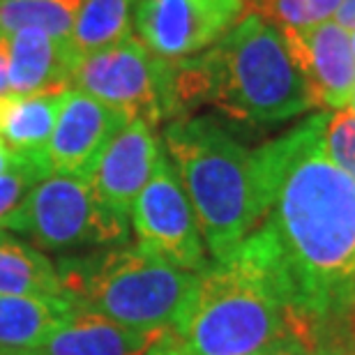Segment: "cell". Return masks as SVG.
Masks as SVG:
<instances>
[{
	"label": "cell",
	"instance_id": "d6a6232c",
	"mask_svg": "<svg viewBox=\"0 0 355 355\" xmlns=\"http://www.w3.org/2000/svg\"><path fill=\"white\" fill-rule=\"evenodd\" d=\"M0 102H3V99H0Z\"/></svg>",
	"mask_w": 355,
	"mask_h": 355
},
{
	"label": "cell",
	"instance_id": "d4e9b609",
	"mask_svg": "<svg viewBox=\"0 0 355 355\" xmlns=\"http://www.w3.org/2000/svg\"><path fill=\"white\" fill-rule=\"evenodd\" d=\"M337 26H342L346 33L355 31V0H342V5L337 7L335 17H332Z\"/></svg>",
	"mask_w": 355,
	"mask_h": 355
},
{
	"label": "cell",
	"instance_id": "ffe728a7",
	"mask_svg": "<svg viewBox=\"0 0 355 355\" xmlns=\"http://www.w3.org/2000/svg\"><path fill=\"white\" fill-rule=\"evenodd\" d=\"M342 0H250V12L259 14L277 28H307L332 21Z\"/></svg>",
	"mask_w": 355,
	"mask_h": 355
},
{
	"label": "cell",
	"instance_id": "484cf974",
	"mask_svg": "<svg viewBox=\"0 0 355 355\" xmlns=\"http://www.w3.org/2000/svg\"><path fill=\"white\" fill-rule=\"evenodd\" d=\"M10 97V76H7V40H0V99Z\"/></svg>",
	"mask_w": 355,
	"mask_h": 355
},
{
	"label": "cell",
	"instance_id": "7402d4cb",
	"mask_svg": "<svg viewBox=\"0 0 355 355\" xmlns=\"http://www.w3.org/2000/svg\"><path fill=\"white\" fill-rule=\"evenodd\" d=\"M49 175H51V171L44 164H35V162H21V164L0 175V224Z\"/></svg>",
	"mask_w": 355,
	"mask_h": 355
},
{
	"label": "cell",
	"instance_id": "d6986e66",
	"mask_svg": "<svg viewBox=\"0 0 355 355\" xmlns=\"http://www.w3.org/2000/svg\"><path fill=\"white\" fill-rule=\"evenodd\" d=\"M83 0H0V40L21 31L69 37Z\"/></svg>",
	"mask_w": 355,
	"mask_h": 355
},
{
	"label": "cell",
	"instance_id": "2e32d148",
	"mask_svg": "<svg viewBox=\"0 0 355 355\" xmlns=\"http://www.w3.org/2000/svg\"><path fill=\"white\" fill-rule=\"evenodd\" d=\"M76 311L62 295H0V351L10 355L37 351Z\"/></svg>",
	"mask_w": 355,
	"mask_h": 355
},
{
	"label": "cell",
	"instance_id": "7c38bea8",
	"mask_svg": "<svg viewBox=\"0 0 355 355\" xmlns=\"http://www.w3.org/2000/svg\"><path fill=\"white\" fill-rule=\"evenodd\" d=\"M297 69L314 95L316 109L339 111L351 106L355 92V53L351 33L335 21L307 31L279 28Z\"/></svg>",
	"mask_w": 355,
	"mask_h": 355
},
{
	"label": "cell",
	"instance_id": "9a60e30c",
	"mask_svg": "<svg viewBox=\"0 0 355 355\" xmlns=\"http://www.w3.org/2000/svg\"><path fill=\"white\" fill-rule=\"evenodd\" d=\"M67 90L37 92V95H10L0 102V141L21 162L46 164L51 144Z\"/></svg>",
	"mask_w": 355,
	"mask_h": 355
},
{
	"label": "cell",
	"instance_id": "8fae6325",
	"mask_svg": "<svg viewBox=\"0 0 355 355\" xmlns=\"http://www.w3.org/2000/svg\"><path fill=\"white\" fill-rule=\"evenodd\" d=\"M162 144L155 127L141 118L130 120L102 153L88 180L99 205L120 222H127L134 201L150 180Z\"/></svg>",
	"mask_w": 355,
	"mask_h": 355
},
{
	"label": "cell",
	"instance_id": "44dd1931",
	"mask_svg": "<svg viewBox=\"0 0 355 355\" xmlns=\"http://www.w3.org/2000/svg\"><path fill=\"white\" fill-rule=\"evenodd\" d=\"M325 150H328L330 159L355 182V113L351 106L328 111Z\"/></svg>",
	"mask_w": 355,
	"mask_h": 355
},
{
	"label": "cell",
	"instance_id": "5b68a950",
	"mask_svg": "<svg viewBox=\"0 0 355 355\" xmlns=\"http://www.w3.org/2000/svg\"><path fill=\"white\" fill-rule=\"evenodd\" d=\"M55 272L76 309L137 330L173 332L196 282V272L127 245L62 257Z\"/></svg>",
	"mask_w": 355,
	"mask_h": 355
},
{
	"label": "cell",
	"instance_id": "3957f363",
	"mask_svg": "<svg viewBox=\"0 0 355 355\" xmlns=\"http://www.w3.org/2000/svg\"><path fill=\"white\" fill-rule=\"evenodd\" d=\"M173 120L198 106L247 125H282L316 109L282 31L247 12L217 44L191 58L171 60Z\"/></svg>",
	"mask_w": 355,
	"mask_h": 355
},
{
	"label": "cell",
	"instance_id": "f1b7e54d",
	"mask_svg": "<svg viewBox=\"0 0 355 355\" xmlns=\"http://www.w3.org/2000/svg\"><path fill=\"white\" fill-rule=\"evenodd\" d=\"M351 46H353V53H355V31L351 33Z\"/></svg>",
	"mask_w": 355,
	"mask_h": 355
},
{
	"label": "cell",
	"instance_id": "ba28073f",
	"mask_svg": "<svg viewBox=\"0 0 355 355\" xmlns=\"http://www.w3.org/2000/svg\"><path fill=\"white\" fill-rule=\"evenodd\" d=\"M130 217L139 250L187 272H201L208 266L194 208L164 148Z\"/></svg>",
	"mask_w": 355,
	"mask_h": 355
},
{
	"label": "cell",
	"instance_id": "ac0fdd59",
	"mask_svg": "<svg viewBox=\"0 0 355 355\" xmlns=\"http://www.w3.org/2000/svg\"><path fill=\"white\" fill-rule=\"evenodd\" d=\"M139 0H83L69 42L81 58L104 51L134 35V7Z\"/></svg>",
	"mask_w": 355,
	"mask_h": 355
},
{
	"label": "cell",
	"instance_id": "277c9868",
	"mask_svg": "<svg viewBox=\"0 0 355 355\" xmlns=\"http://www.w3.org/2000/svg\"><path fill=\"white\" fill-rule=\"evenodd\" d=\"M162 148L194 208L205 250L222 259L266 217L257 150L212 116H182L164 127Z\"/></svg>",
	"mask_w": 355,
	"mask_h": 355
},
{
	"label": "cell",
	"instance_id": "8992f818",
	"mask_svg": "<svg viewBox=\"0 0 355 355\" xmlns=\"http://www.w3.org/2000/svg\"><path fill=\"white\" fill-rule=\"evenodd\" d=\"M0 229L21 233L42 250L65 252L86 245H125L130 224L106 212L86 180L49 175Z\"/></svg>",
	"mask_w": 355,
	"mask_h": 355
},
{
	"label": "cell",
	"instance_id": "6da1fadb",
	"mask_svg": "<svg viewBox=\"0 0 355 355\" xmlns=\"http://www.w3.org/2000/svg\"><path fill=\"white\" fill-rule=\"evenodd\" d=\"M328 111L257 148L266 229L286 270L300 335L353 316L355 182L325 150Z\"/></svg>",
	"mask_w": 355,
	"mask_h": 355
},
{
	"label": "cell",
	"instance_id": "f546056e",
	"mask_svg": "<svg viewBox=\"0 0 355 355\" xmlns=\"http://www.w3.org/2000/svg\"><path fill=\"white\" fill-rule=\"evenodd\" d=\"M353 328H355V295H353Z\"/></svg>",
	"mask_w": 355,
	"mask_h": 355
},
{
	"label": "cell",
	"instance_id": "4fadbf2b",
	"mask_svg": "<svg viewBox=\"0 0 355 355\" xmlns=\"http://www.w3.org/2000/svg\"><path fill=\"white\" fill-rule=\"evenodd\" d=\"M81 55L69 37H51L40 31H21L7 40L10 95H37L72 88Z\"/></svg>",
	"mask_w": 355,
	"mask_h": 355
},
{
	"label": "cell",
	"instance_id": "5bb4252c",
	"mask_svg": "<svg viewBox=\"0 0 355 355\" xmlns=\"http://www.w3.org/2000/svg\"><path fill=\"white\" fill-rule=\"evenodd\" d=\"M168 335L173 332L127 328L79 309L72 321L28 355H146Z\"/></svg>",
	"mask_w": 355,
	"mask_h": 355
},
{
	"label": "cell",
	"instance_id": "83f0119b",
	"mask_svg": "<svg viewBox=\"0 0 355 355\" xmlns=\"http://www.w3.org/2000/svg\"><path fill=\"white\" fill-rule=\"evenodd\" d=\"M17 164H21V159L14 157V155L5 148L3 141H0V175L7 173V171H10V168H14Z\"/></svg>",
	"mask_w": 355,
	"mask_h": 355
},
{
	"label": "cell",
	"instance_id": "4316f807",
	"mask_svg": "<svg viewBox=\"0 0 355 355\" xmlns=\"http://www.w3.org/2000/svg\"><path fill=\"white\" fill-rule=\"evenodd\" d=\"M146 355H184V353H182L180 346H178L175 337L168 335L166 339H162L157 346H153V349L148 351Z\"/></svg>",
	"mask_w": 355,
	"mask_h": 355
},
{
	"label": "cell",
	"instance_id": "1f68e13d",
	"mask_svg": "<svg viewBox=\"0 0 355 355\" xmlns=\"http://www.w3.org/2000/svg\"><path fill=\"white\" fill-rule=\"evenodd\" d=\"M0 355H10V353H3V351H0Z\"/></svg>",
	"mask_w": 355,
	"mask_h": 355
},
{
	"label": "cell",
	"instance_id": "4dcf8cb0",
	"mask_svg": "<svg viewBox=\"0 0 355 355\" xmlns=\"http://www.w3.org/2000/svg\"><path fill=\"white\" fill-rule=\"evenodd\" d=\"M351 109H353V113H355V92H353V99H351Z\"/></svg>",
	"mask_w": 355,
	"mask_h": 355
},
{
	"label": "cell",
	"instance_id": "30bf717a",
	"mask_svg": "<svg viewBox=\"0 0 355 355\" xmlns=\"http://www.w3.org/2000/svg\"><path fill=\"white\" fill-rule=\"evenodd\" d=\"M130 120L123 111L69 88L46 150L51 175H69L88 182L102 153Z\"/></svg>",
	"mask_w": 355,
	"mask_h": 355
},
{
	"label": "cell",
	"instance_id": "7a4b0ae2",
	"mask_svg": "<svg viewBox=\"0 0 355 355\" xmlns=\"http://www.w3.org/2000/svg\"><path fill=\"white\" fill-rule=\"evenodd\" d=\"M297 332L293 293L263 224L236 250L196 272L173 337L184 355H254Z\"/></svg>",
	"mask_w": 355,
	"mask_h": 355
},
{
	"label": "cell",
	"instance_id": "e0dca14e",
	"mask_svg": "<svg viewBox=\"0 0 355 355\" xmlns=\"http://www.w3.org/2000/svg\"><path fill=\"white\" fill-rule=\"evenodd\" d=\"M0 295H62L55 266L0 229Z\"/></svg>",
	"mask_w": 355,
	"mask_h": 355
},
{
	"label": "cell",
	"instance_id": "9c48e42d",
	"mask_svg": "<svg viewBox=\"0 0 355 355\" xmlns=\"http://www.w3.org/2000/svg\"><path fill=\"white\" fill-rule=\"evenodd\" d=\"M250 12V0H139L134 33L148 51L182 60L208 51Z\"/></svg>",
	"mask_w": 355,
	"mask_h": 355
},
{
	"label": "cell",
	"instance_id": "52a82bcc",
	"mask_svg": "<svg viewBox=\"0 0 355 355\" xmlns=\"http://www.w3.org/2000/svg\"><path fill=\"white\" fill-rule=\"evenodd\" d=\"M72 88L153 127L173 120L171 60L148 51L137 37L81 58Z\"/></svg>",
	"mask_w": 355,
	"mask_h": 355
},
{
	"label": "cell",
	"instance_id": "cb8c5ba5",
	"mask_svg": "<svg viewBox=\"0 0 355 355\" xmlns=\"http://www.w3.org/2000/svg\"><path fill=\"white\" fill-rule=\"evenodd\" d=\"M254 355H314V353H311V346L302 335L288 332V335L279 337L277 342L268 344L266 349H261Z\"/></svg>",
	"mask_w": 355,
	"mask_h": 355
},
{
	"label": "cell",
	"instance_id": "603a6c76",
	"mask_svg": "<svg viewBox=\"0 0 355 355\" xmlns=\"http://www.w3.org/2000/svg\"><path fill=\"white\" fill-rule=\"evenodd\" d=\"M309 346L314 355H355L353 316L328 321L311 330Z\"/></svg>",
	"mask_w": 355,
	"mask_h": 355
}]
</instances>
